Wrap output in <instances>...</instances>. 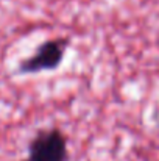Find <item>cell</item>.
<instances>
[{
	"label": "cell",
	"instance_id": "obj_1",
	"mask_svg": "<svg viewBox=\"0 0 159 161\" xmlns=\"http://www.w3.org/2000/svg\"><path fill=\"white\" fill-rule=\"evenodd\" d=\"M67 138L59 128H42L34 133L24 161H67Z\"/></svg>",
	"mask_w": 159,
	"mask_h": 161
},
{
	"label": "cell",
	"instance_id": "obj_2",
	"mask_svg": "<svg viewBox=\"0 0 159 161\" xmlns=\"http://www.w3.org/2000/svg\"><path fill=\"white\" fill-rule=\"evenodd\" d=\"M67 47H69L67 38L47 39L36 49V52L30 58L24 59L19 64L17 72L19 74H38L44 70H53L61 64Z\"/></svg>",
	"mask_w": 159,
	"mask_h": 161
}]
</instances>
